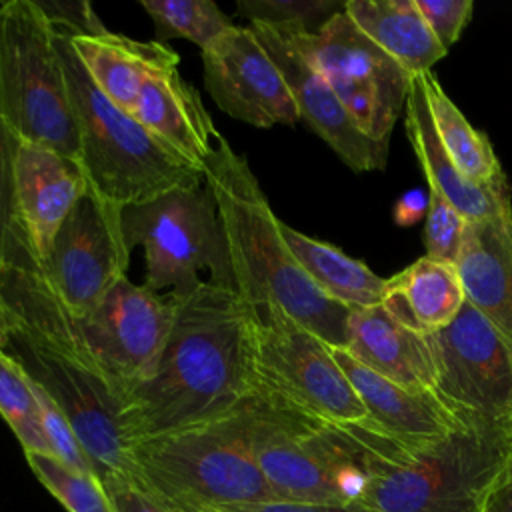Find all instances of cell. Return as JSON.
I'll return each mask as SVG.
<instances>
[{
	"label": "cell",
	"instance_id": "cell-14",
	"mask_svg": "<svg viewBox=\"0 0 512 512\" xmlns=\"http://www.w3.org/2000/svg\"><path fill=\"white\" fill-rule=\"evenodd\" d=\"M202 72L216 106L240 122L272 128L300 120L280 68L250 26L234 24L202 50Z\"/></svg>",
	"mask_w": 512,
	"mask_h": 512
},
{
	"label": "cell",
	"instance_id": "cell-6",
	"mask_svg": "<svg viewBox=\"0 0 512 512\" xmlns=\"http://www.w3.org/2000/svg\"><path fill=\"white\" fill-rule=\"evenodd\" d=\"M56 40L80 132V164L94 192L124 208L204 184L202 168L162 144L96 88L66 34L56 32Z\"/></svg>",
	"mask_w": 512,
	"mask_h": 512
},
{
	"label": "cell",
	"instance_id": "cell-10",
	"mask_svg": "<svg viewBox=\"0 0 512 512\" xmlns=\"http://www.w3.org/2000/svg\"><path fill=\"white\" fill-rule=\"evenodd\" d=\"M302 58L330 84L362 134L388 142L412 74L378 48L342 10L316 32L280 26Z\"/></svg>",
	"mask_w": 512,
	"mask_h": 512
},
{
	"label": "cell",
	"instance_id": "cell-34",
	"mask_svg": "<svg viewBox=\"0 0 512 512\" xmlns=\"http://www.w3.org/2000/svg\"><path fill=\"white\" fill-rule=\"evenodd\" d=\"M50 26L68 36L102 34L108 28L100 22L94 8L86 0H34Z\"/></svg>",
	"mask_w": 512,
	"mask_h": 512
},
{
	"label": "cell",
	"instance_id": "cell-23",
	"mask_svg": "<svg viewBox=\"0 0 512 512\" xmlns=\"http://www.w3.org/2000/svg\"><path fill=\"white\" fill-rule=\"evenodd\" d=\"M464 302L456 266L422 256L386 278L382 308L402 326L432 334L448 326Z\"/></svg>",
	"mask_w": 512,
	"mask_h": 512
},
{
	"label": "cell",
	"instance_id": "cell-32",
	"mask_svg": "<svg viewBox=\"0 0 512 512\" xmlns=\"http://www.w3.org/2000/svg\"><path fill=\"white\" fill-rule=\"evenodd\" d=\"M428 196L430 204L424 224L426 256L454 266L468 220L440 192L428 188Z\"/></svg>",
	"mask_w": 512,
	"mask_h": 512
},
{
	"label": "cell",
	"instance_id": "cell-25",
	"mask_svg": "<svg viewBox=\"0 0 512 512\" xmlns=\"http://www.w3.org/2000/svg\"><path fill=\"white\" fill-rule=\"evenodd\" d=\"M280 232L292 256L328 298L352 310L382 304L386 280L372 272L364 262L344 254L328 242L290 228L282 220Z\"/></svg>",
	"mask_w": 512,
	"mask_h": 512
},
{
	"label": "cell",
	"instance_id": "cell-3",
	"mask_svg": "<svg viewBox=\"0 0 512 512\" xmlns=\"http://www.w3.org/2000/svg\"><path fill=\"white\" fill-rule=\"evenodd\" d=\"M202 172L224 226L236 294L248 306L272 302L326 344L346 348L352 308L328 298L292 256L248 160L218 136Z\"/></svg>",
	"mask_w": 512,
	"mask_h": 512
},
{
	"label": "cell",
	"instance_id": "cell-24",
	"mask_svg": "<svg viewBox=\"0 0 512 512\" xmlns=\"http://www.w3.org/2000/svg\"><path fill=\"white\" fill-rule=\"evenodd\" d=\"M344 12L412 76L430 72L448 54L414 0H348Z\"/></svg>",
	"mask_w": 512,
	"mask_h": 512
},
{
	"label": "cell",
	"instance_id": "cell-29",
	"mask_svg": "<svg viewBox=\"0 0 512 512\" xmlns=\"http://www.w3.org/2000/svg\"><path fill=\"white\" fill-rule=\"evenodd\" d=\"M24 456L34 476L68 512H114L98 476L70 470L48 454Z\"/></svg>",
	"mask_w": 512,
	"mask_h": 512
},
{
	"label": "cell",
	"instance_id": "cell-41",
	"mask_svg": "<svg viewBox=\"0 0 512 512\" xmlns=\"http://www.w3.org/2000/svg\"><path fill=\"white\" fill-rule=\"evenodd\" d=\"M502 430H504V438L508 444V464H512V412L500 422Z\"/></svg>",
	"mask_w": 512,
	"mask_h": 512
},
{
	"label": "cell",
	"instance_id": "cell-9",
	"mask_svg": "<svg viewBox=\"0 0 512 512\" xmlns=\"http://www.w3.org/2000/svg\"><path fill=\"white\" fill-rule=\"evenodd\" d=\"M248 312L254 386L334 424L368 420L330 344L272 302L248 306Z\"/></svg>",
	"mask_w": 512,
	"mask_h": 512
},
{
	"label": "cell",
	"instance_id": "cell-33",
	"mask_svg": "<svg viewBox=\"0 0 512 512\" xmlns=\"http://www.w3.org/2000/svg\"><path fill=\"white\" fill-rule=\"evenodd\" d=\"M32 384H34V394H36V400L40 406L42 426H44V434L48 438L52 456L58 458L70 470L96 476L90 458L86 456L76 432L72 430L68 418L60 410V406L46 394V390L42 386H38L34 380H32Z\"/></svg>",
	"mask_w": 512,
	"mask_h": 512
},
{
	"label": "cell",
	"instance_id": "cell-26",
	"mask_svg": "<svg viewBox=\"0 0 512 512\" xmlns=\"http://www.w3.org/2000/svg\"><path fill=\"white\" fill-rule=\"evenodd\" d=\"M424 88L436 134L456 170L474 184H508L488 136L466 120L460 108L448 98L432 70L424 72Z\"/></svg>",
	"mask_w": 512,
	"mask_h": 512
},
{
	"label": "cell",
	"instance_id": "cell-13",
	"mask_svg": "<svg viewBox=\"0 0 512 512\" xmlns=\"http://www.w3.org/2000/svg\"><path fill=\"white\" fill-rule=\"evenodd\" d=\"M130 254L122 206L102 198L90 186L56 232L38 270L70 312L84 316L118 278L126 276Z\"/></svg>",
	"mask_w": 512,
	"mask_h": 512
},
{
	"label": "cell",
	"instance_id": "cell-27",
	"mask_svg": "<svg viewBox=\"0 0 512 512\" xmlns=\"http://www.w3.org/2000/svg\"><path fill=\"white\" fill-rule=\"evenodd\" d=\"M140 6L154 22V42L184 38L206 50L228 28L232 20L210 0H140Z\"/></svg>",
	"mask_w": 512,
	"mask_h": 512
},
{
	"label": "cell",
	"instance_id": "cell-18",
	"mask_svg": "<svg viewBox=\"0 0 512 512\" xmlns=\"http://www.w3.org/2000/svg\"><path fill=\"white\" fill-rule=\"evenodd\" d=\"M406 134L426 176L428 188L440 192L468 222L512 220V190L508 184H474L466 180L448 158L428 108L424 72L410 78L406 96Z\"/></svg>",
	"mask_w": 512,
	"mask_h": 512
},
{
	"label": "cell",
	"instance_id": "cell-38",
	"mask_svg": "<svg viewBox=\"0 0 512 512\" xmlns=\"http://www.w3.org/2000/svg\"><path fill=\"white\" fill-rule=\"evenodd\" d=\"M428 204H430V196L426 190L422 188H410L406 190L392 208V218L398 226H414L416 222H420L422 218H426L428 212Z\"/></svg>",
	"mask_w": 512,
	"mask_h": 512
},
{
	"label": "cell",
	"instance_id": "cell-15",
	"mask_svg": "<svg viewBox=\"0 0 512 512\" xmlns=\"http://www.w3.org/2000/svg\"><path fill=\"white\" fill-rule=\"evenodd\" d=\"M248 26L280 68L294 96L300 120H304L352 170H382L386 166L388 142H376L358 130L330 84L302 58L286 32L280 26L262 22Z\"/></svg>",
	"mask_w": 512,
	"mask_h": 512
},
{
	"label": "cell",
	"instance_id": "cell-17",
	"mask_svg": "<svg viewBox=\"0 0 512 512\" xmlns=\"http://www.w3.org/2000/svg\"><path fill=\"white\" fill-rule=\"evenodd\" d=\"M332 354L360 396L368 418L402 442H436L472 420L450 408L436 390H414L396 384L360 364L344 348L332 346Z\"/></svg>",
	"mask_w": 512,
	"mask_h": 512
},
{
	"label": "cell",
	"instance_id": "cell-31",
	"mask_svg": "<svg viewBox=\"0 0 512 512\" xmlns=\"http://www.w3.org/2000/svg\"><path fill=\"white\" fill-rule=\"evenodd\" d=\"M336 4L326 0H238L236 14L248 18L250 24L262 22L272 26H296L314 32L312 24L324 16L336 14Z\"/></svg>",
	"mask_w": 512,
	"mask_h": 512
},
{
	"label": "cell",
	"instance_id": "cell-39",
	"mask_svg": "<svg viewBox=\"0 0 512 512\" xmlns=\"http://www.w3.org/2000/svg\"><path fill=\"white\" fill-rule=\"evenodd\" d=\"M480 512H512V464L506 462L504 470L488 490Z\"/></svg>",
	"mask_w": 512,
	"mask_h": 512
},
{
	"label": "cell",
	"instance_id": "cell-21",
	"mask_svg": "<svg viewBox=\"0 0 512 512\" xmlns=\"http://www.w3.org/2000/svg\"><path fill=\"white\" fill-rule=\"evenodd\" d=\"M454 266L464 298L512 340V220L466 222Z\"/></svg>",
	"mask_w": 512,
	"mask_h": 512
},
{
	"label": "cell",
	"instance_id": "cell-4",
	"mask_svg": "<svg viewBox=\"0 0 512 512\" xmlns=\"http://www.w3.org/2000/svg\"><path fill=\"white\" fill-rule=\"evenodd\" d=\"M136 480L170 512H214L278 500L252 450L250 396L232 412L134 442Z\"/></svg>",
	"mask_w": 512,
	"mask_h": 512
},
{
	"label": "cell",
	"instance_id": "cell-40",
	"mask_svg": "<svg viewBox=\"0 0 512 512\" xmlns=\"http://www.w3.org/2000/svg\"><path fill=\"white\" fill-rule=\"evenodd\" d=\"M8 332H10V316L8 308L0 296V350H6L8 344Z\"/></svg>",
	"mask_w": 512,
	"mask_h": 512
},
{
	"label": "cell",
	"instance_id": "cell-11",
	"mask_svg": "<svg viewBox=\"0 0 512 512\" xmlns=\"http://www.w3.org/2000/svg\"><path fill=\"white\" fill-rule=\"evenodd\" d=\"M436 392L462 416L502 422L512 412V340L468 300L444 328L426 334Z\"/></svg>",
	"mask_w": 512,
	"mask_h": 512
},
{
	"label": "cell",
	"instance_id": "cell-35",
	"mask_svg": "<svg viewBox=\"0 0 512 512\" xmlns=\"http://www.w3.org/2000/svg\"><path fill=\"white\" fill-rule=\"evenodd\" d=\"M436 40L448 50L468 24L474 2L472 0H414Z\"/></svg>",
	"mask_w": 512,
	"mask_h": 512
},
{
	"label": "cell",
	"instance_id": "cell-2",
	"mask_svg": "<svg viewBox=\"0 0 512 512\" xmlns=\"http://www.w3.org/2000/svg\"><path fill=\"white\" fill-rule=\"evenodd\" d=\"M0 296L10 316L4 352L60 406L100 480H136L120 428L122 396L88 350L78 318L30 260L0 274Z\"/></svg>",
	"mask_w": 512,
	"mask_h": 512
},
{
	"label": "cell",
	"instance_id": "cell-1",
	"mask_svg": "<svg viewBox=\"0 0 512 512\" xmlns=\"http://www.w3.org/2000/svg\"><path fill=\"white\" fill-rule=\"evenodd\" d=\"M176 300L174 324L156 368L122 400L120 428L128 448L220 418L254 392L246 302L210 282Z\"/></svg>",
	"mask_w": 512,
	"mask_h": 512
},
{
	"label": "cell",
	"instance_id": "cell-28",
	"mask_svg": "<svg viewBox=\"0 0 512 512\" xmlns=\"http://www.w3.org/2000/svg\"><path fill=\"white\" fill-rule=\"evenodd\" d=\"M0 416L18 438L24 454L52 456L32 378L4 350H0Z\"/></svg>",
	"mask_w": 512,
	"mask_h": 512
},
{
	"label": "cell",
	"instance_id": "cell-16",
	"mask_svg": "<svg viewBox=\"0 0 512 512\" xmlns=\"http://www.w3.org/2000/svg\"><path fill=\"white\" fill-rule=\"evenodd\" d=\"M90 190L82 164L52 148L20 142L14 166L16 220L28 258L36 268L78 200Z\"/></svg>",
	"mask_w": 512,
	"mask_h": 512
},
{
	"label": "cell",
	"instance_id": "cell-30",
	"mask_svg": "<svg viewBox=\"0 0 512 512\" xmlns=\"http://www.w3.org/2000/svg\"><path fill=\"white\" fill-rule=\"evenodd\" d=\"M20 142L0 112V274L12 264L30 260L18 228L14 202V166Z\"/></svg>",
	"mask_w": 512,
	"mask_h": 512
},
{
	"label": "cell",
	"instance_id": "cell-7",
	"mask_svg": "<svg viewBox=\"0 0 512 512\" xmlns=\"http://www.w3.org/2000/svg\"><path fill=\"white\" fill-rule=\"evenodd\" d=\"M0 112L22 142L80 162V132L56 32L34 0L0 4Z\"/></svg>",
	"mask_w": 512,
	"mask_h": 512
},
{
	"label": "cell",
	"instance_id": "cell-19",
	"mask_svg": "<svg viewBox=\"0 0 512 512\" xmlns=\"http://www.w3.org/2000/svg\"><path fill=\"white\" fill-rule=\"evenodd\" d=\"M132 114L162 144L198 168L220 136L198 90L180 76L178 62L150 72Z\"/></svg>",
	"mask_w": 512,
	"mask_h": 512
},
{
	"label": "cell",
	"instance_id": "cell-5",
	"mask_svg": "<svg viewBox=\"0 0 512 512\" xmlns=\"http://www.w3.org/2000/svg\"><path fill=\"white\" fill-rule=\"evenodd\" d=\"M506 462L500 422L480 418L436 442L394 440L374 458L360 506L374 512H480Z\"/></svg>",
	"mask_w": 512,
	"mask_h": 512
},
{
	"label": "cell",
	"instance_id": "cell-36",
	"mask_svg": "<svg viewBox=\"0 0 512 512\" xmlns=\"http://www.w3.org/2000/svg\"><path fill=\"white\" fill-rule=\"evenodd\" d=\"M114 512H170L144 486L126 476H108L100 480Z\"/></svg>",
	"mask_w": 512,
	"mask_h": 512
},
{
	"label": "cell",
	"instance_id": "cell-8",
	"mask_svg": "<svg viewBox=\"0 0 512 512\" xmlns=\"http://www.w3.org/2000/svg\"><path fill=\"white\" fill-rule=\"evenodd\" d=\"M124 236L144 248L146 286L188 296L210 282L236 292L224 226L206 180L122 208Z\"/></svg>",
	"mask_w": 512,
	"mask_h": 512
},
{
	"label": "cell",
	"instance_id": "cell-12",
	"mask_svg": "<svg viewBox=\"0 0 512 512\" xmlns=\"http://www.w3.org/2000/svg\"><path fill=\"white\" fill-rule=\"evenodd\" d=\"M176 308V296L154 292L122 276L90 312L76 316L88 350L122 400L156 368Z\"/></svg>",
	"mask_w": 512,
	"mask_h": 512
},
{
	"label": "cell",
	"instance_id": "cell-22",
	"mask_svg": "<svg viewBox=\"0 0 512 512\" xmlns=\"http://www.w3.org/2000/svg\"><path fill=\"white\" fill-rule=\"evenodd\" d=\"M68 40L96 88L130 114L150 72L164 64L180 62V56L170 46L132 40L110 30L68 36Z\"/></svg>",
	"mask_w": 512,
	"mask_h": 512
},
{
	"label": "cell",
	"instance_id": "cell-20",
	"mask_svg": "<svg viewBox=\"0 0 512 512\" xmlns=\"http://www.w3.org/2000/svg\"><path fill=\"white\" fill-rule=\"evenodd\" d=\"M344 350L396 384L436 390V366L426 334L396 322L382 304L350 312Z\"/></svg>",
	"mask_w": 512,
	"mask_h": 512
},
{
	"label": "cell",
	"instance_id": "cell-37",
	"mask_svg": "<svg viewBox=\"0 0 512 512\" xmlns=\"http://www.w3.org/2000/svg\"><path fill=\"white\" fill-rule=\"evenodd\" d=\"M214 512H374V510L360 504H316V502L270 500V502H254L244 506L220 508Z\"/></svg>",
	"mask_w": 512,
	"mask_h": 512
}]
</instances>
